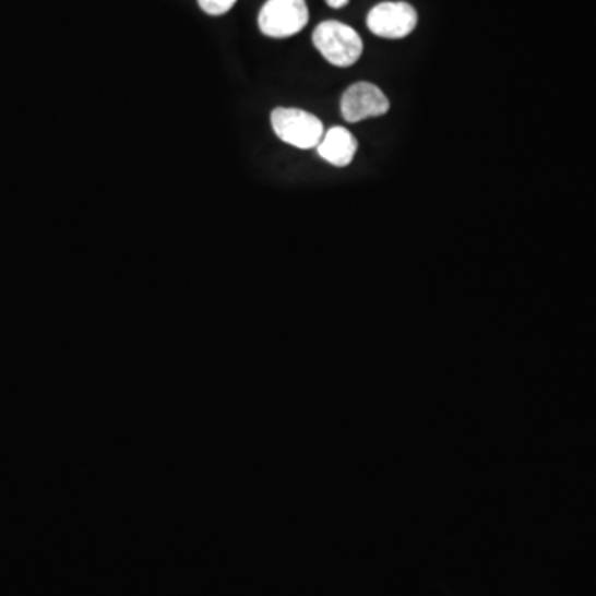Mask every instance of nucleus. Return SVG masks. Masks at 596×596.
I'll return each mask as SVG.
<instances>
[{
  "label": "nucleus",
  "instance_id": "obj_4",
  "mask_svg": "<svg viewBox=\"0 0 596 596\" xmlns=\"http://www.w3.org/2000/svg\"><path fill=\"white\" fill-rule=\"evenodd\" d=\"M418 21V12L412 4L403 0H391L374 5L368 12L367 25L377 37L400 40L415 32Z\"/></svg>",
  "mask_w": 596,
  "mask_h": 596
},
{
  "label": "nucleus",
  "instance_id": "obj_3",
  "mask_svg": "<svg viewBox=\"0 0 596 596\" xmlns=\"http://www.w3.org/2000/svg\"><path fill=\"white\" fill-rule=\"evenodd\" d=\"M306 0H267L259 14V28L271 38L294 37L309 24Z\"/></svg>",
  "mask_w": 596,
  "mask_h": 596
},
{
  "label": "nucleus",
  "instance_id": "obj_5",
  "mask_svg": "<svg viewBox=\"0 0 596 596\" xmlns=\"http://www.w3.org/2000/svg\"><path fill=\"white\" fill-rule=\"evenodd\" d=\"M390 111V99L380 86L358 82L343 93L342 115L348 123H360L368 118L383 117Z\"/></svg>",
  "mask_w": 596,
  "mask_h": 596
},
{
  "label": "nucleus",
  "instance_id": "obj_2",
  "mask_svg": "<svg viewBox=\"0 0 596 596\" xmlns=\"http://www.w3.org/2000/svg\"><path fill=\"white\" fill-rule=\"evenodd\" d=\"M274 133L284 143L298 150L317 147L325 134L322 121L315 115L300 108H275L271 115Z\"/></svg>",
  "mask_w": 596,
  "mask_h": 596
},
{
  "label": "nucleus",
  "instance_id": "obj_7",
  "mask_svg": "<svg viewBox=\"0 0 596 596\" xmlns=\"http://www.w3.org/2000/svg\"><path fill=\"white\" fill-rule=\"evenodd\" d=\"M199 5L206 14L224 15L236 5L237 0H198Z\"/></svg>",
  "mask_w": 596,
  "mask_h": 596
},
{
  "label": "nucleus",
  "instance_id": "obj_1",
  "mask_svg": "<svg viewBox=\"0 0 596 596\" xmlns=\"http://www.w3.org/2000/svg\"><path fill=\"white\" fill-rule=\"evenodd\" d=\"M312 40L323 59L339 69L355 65L363 56L360 34L343 22L325 21L317 25Z\"/></svg>",
  "mask_w": 596,
  "mask_h": 596
},
{
  "label": "nucleus",
  "instance_id": "obj_6",
  "mask_svg": "<svg viewBox=\"0 0 596 596\" xmlns=\"http://www.w3.org/2000/svg\"><path fill=\"white\" fill-rule=\"evenodd\" d=\"M320 158L325 159L336 168H345L355 159L358 152V141L350 131L342 127L325 131L322 141L317 146Z\"/></svg>",
  "mask_w": 596,
  "mask_h": 596
},
{
  "label": "nucleus",
  "instance_id": "obj_8",
  "mask_svg": "<svg viewBox=\"0 0 596 596\" xmlns=\"http://www.w3.org/2000/svg\"><path fill=\"white\" fill-rule=\"evenodd\" d=\"M325 2L330 5V8L342 9L345 8V5H348L350 0H325Z\"/></svg>",
  "mask_w": 596,
  "mask_h": 596
}]
</instances>
